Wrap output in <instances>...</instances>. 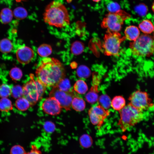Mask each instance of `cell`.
<instances>
[{"label": "cell", "instance_id": "obj_1", "mask_svg": "<svg viewBox=\"0 0 154 154\" xmlns=\"http://www.w3.org/2000/svg\"><path fill=\"white\" fill-rule=\"evenodd\" d=\"M36 74L37 79L46 87H54L65 78V70L57 59L45 57L39 64Z\"/></svg>", "mask_w": 154, "mask_h": 154}, {"label": "cell", "instance_id": "obj_2", "mask_svg": "<svg viewBox=\"0 0 154 154\" xmlns=\"http://www.w3.org/2000/svg\"><path fill=\"white\" fill-rule=\"evenodd\" d=\"M43 18L45 23L58 28L64 27L70 23L69 15L66 7L55 1L50 2L45 7Z\"/></svg>", "mask_w": 154, "mask_h": 154}, {"label": "cell", "instance_id": "obj_3", "mask_svg": "<svg viewBox=\"0 0 154 154\" xmlns=\"http://www.w3.org/2000/svg\"><path fill=\"white\" fill-rule=\"evenodd\" d=\"M120 118L117 123L122 131L136 125L144 118L143 111L128 103L119 111Z\"/></svg>", "mask_w": 154, "mask_h": 154}, {"label": "cell", "instance_id": "obj_4", "mask_svg": "<svg viewBox=\"0 0 154 154\" xmlns=\"http://www.w3.org/2000/svg\"><path fill=\"white\" fill-rule=\"evenodd\" d=\"M129 47L134 56H150L154 52V38L147 34H142L130 43Z\"/></svg>", "mask_w": 154, "mask_h": 154}, {"label": "cell", "instance_id": "obj_5", "mask_svg": "<svg viewBox=\"0 0 154 154\" xmlns=\"http://www.w3.org/2000/svg\"><path fill=\"white\" fill-rule=\"evenodd\" d=\"M30 79L23 85V96L29 102L31 105H35L42 97L46 90V87L33 75H30Z\"/></svg>", "mask_w": 154, "mask_h": 154}, {"label": "cell", "instance_id": "obj_6", "mask_svg": "<svg viewBox=\"0 0 154 154\" xmlns=\"http://www.w3.org/2000/svg\"><path fill=\"white\" fill-rule=\"evenodd\" d=\"M130 16L129 14L120 9L115 12H110L103 19L101 26L106 29L107 32H119L124 20L129 18Z\"/></svg>", "mask_w": 154, "mask_h": 154}, {"label": "cell", "instance_id": "obj_7", "mask_svg": "<svg viewBox=\"0 0 154 154\" xmlns=\"http://www.w3.org/2000/svg\"><path fill=\"white\" fill-rule=\"evenodd\" d=\"M119 32H107L105 35L102 47L105 54L108 56H117L120 52L121 43L125 40Z\"/></svg>", "mask_w": 154, "mask_h": 154}, {"label": "cell", "instance_id": "obj_8", "mask_svg": "<svg viewBox=\"0 0 154 154\" xmlns=\"http://www.w3.org/2000/svg\"><path fill=\"white\" fill-rule=\"evenodd\" d=\"M128 100L129 104L143 111L154 106V103L148 93L140 90L133 92L129 96Z\"/></svg>", "mask_w": 154, "mask_h": 154}, {"label": "cell", "instance_id": "obj_9", "mask_svg": "<svg viewBox=\"0 0 154 154\" xmlns=\"http://www.w3.org/2000/svg\"><path fill=\"white\" fill-rule=\"evenodd\" d=\"M49 95L50 96L54 97L62 108L67 111L70 110L72 100L77 96L76 94L72 90L68 92H64L59 90L56 86L53 87Z\"/></svg>", "mask_w": 154, "mask_h": 154}, {"label": "cell", "instance_id": "obj_10", "mask_svg": "<svg viewBox=\"0 0 154 154\" xmlns=\"http://www.w3.org/2000/svg\"><path fill=\"white\" fill-rule=\"evenodd\" d=\"M110 112L99 104L92 107L88 111L90 122L98 128H100L105 119L110 115Z\"/></svg>", "mask_w": 154, "mask_h": 154}, {"label": "cell", "instance_id": "obj_11", "mask_svg": "<svg viewBox=\"0 0 154 154\" xmlns=\"http://www.w3.org/2000/svg\"><path fill=\"white\" fill-rule=\"evenodd\" d=\"M40 107L45 113L52 115L59 114L62 108L58 101L52 96L44 99L41 103Z\"/></svg>", "mask_w": 154, "mask_h": 154}, {"label": "cell", "instance_id": "obj_12", "mask_svg": "<svg viewBox=\"0 0 154 154\" xmlns=\"http://www.w3.org/2000/svg\"><path fill=\"white\" fill-rule=\"evenodd\" d=\"M17 58L18 61L23 64L29 63L33 59L34 53L30 48L22 46L19 47L16 52Z\"/></svg>", "mask_w": 154, "mask_h": 154}, {"label": "cell", "instance_id": "obj_13", "mask_svg": "<svg viewBox=\"0 0 154 154\" xmlns=\"http://www.w3.org/2000/svg\"><path fill=\"white\" fill-rule=\"evenodd\" d=\"M99 82L97 81L93 80L92 86L85 95L86 101L90 104H93L98 100V87Z\"/></svg>", "mask_w": 154, "mask_h": 154}, {"label": "cell", "instance_id": "obj_14", "mask_svg": "<svg viewBox=\"0 0 154 154\" xmlns=\"http://www.w3.org/2000/svg\"><path fill=\"white\" fill-rule=\"evenodd\" d=\"M125 37L126 39L130 41L135 40L140 36L139 29L134 25L127 27L124 31Z\"/></svg>", "mask_w": 154, "mask_h": 154}, {"label": "cell", "instance_id": "obj_15", "mask_svg": "<svg viewBox=\"0 0 154 154\" xmlns=\"http://www.w3.org/2000/svg\"><path fill=\"white\" fill-rule=\"evenodd\" d=\"M125 106V100L122 96H116L111 100V106L116 110L119 111Z\"/></svg>", "mask_w": 154, "mask_h": 154}, {"label": "cell", "instance_id": "obj_16", "mask_svg": "<svg viewBox=\"0 0 154 154\" xmlns=\"http://www.w3.org/2000/svg\"><path fill=\"white\" fill-rule=\"evenodd\" d=\"M13 13L11 10L7 8L3 9L0 13V20L4 24L10 23L13 16Z\"/></svg>", "mask_w": 154, "mask_h": 154}, {"label": "cell", "instance_id": "obj_17", "mask_svg": "<svg viewBox=\"0 0 154 154\" xmlns=\"http://www.w3.org/2000/svg\"><path fill=\"white\" fill-rule=\"evenodd\" d=\"M71 106L72 108L75 111L81 112L85 108V102L82 98L76 96L73 98Z\"/></svg>", "mask_w": 154, "mask_h": 154}, {"label": "cell", "instance_id": "obj_18", "mask_svg": "<svg viewBox=\"0 0 154 154\" xmlns=\"http://www.w3.org/2000/svg\"><path fill=\"white\" fill-rule=\"evenodd\" d=\"M141 31L145 34H149L154 31V26L152 22L148 19L143 20L139 25Z\"/></svg>", "mask_w": 154, "mask_h": 154}, {"label": "cell", "instance_id": "obj_19", "mask_svg": "<svg viewBox=\"0 0 154 154\" xmlns=\"http://www.w3.org/2000/svg\"><path fill=\"white\" fill-rule=\"evenodd\" d=\"M73 88L75 91L81 94H85L88 89L87 84L82 79L77 80L75 83Z\"/></svg>", "mask_w": 154, "mask_h": 154}, {"label": "cell", "instance_id": "obj_20", "mask_svg": "<svg viewBox=\"0 0 154 154\" xmlns=\"http://www.w3.org/2000/svg\"><path fill=\"white\" fill-rule=\"evenodd\" d=\"M15 105L19 110L25 111L29 108L31 105L29 101L23 96L17 99L15 102Z\"/></svg>", "mask_w": 154, "mask_h": 154}, {"label": "cell", "instance_id": "obj_21", "mask_svg": "<svg viewBox=\"0 0 154 154\" xmlns=\"http://www.w3.org/2000/svg\"><path fill=\"white\" fill-rule=\"evenodd\" d=\"M13 45L11 41L8 38H4L0 41V51L4 53L10 52L12 50Z\"/></svg>", "mask_w": 154, "mask_h": 154}, {"label": "cell", "instance_id": "obj_22", "mask_svg": "<svg viewBox=\"0 0 154 154\" xmlns=\"http://www.w3.org/2000/svg\"><path fill=\"white\" fill-rule=\"evenodd\" d=\"M52 52V48L50 45L47 44L41 45L37 49V52L41 56L46 57L50 55Z\"/></svg>", "mask_w": 154, "mask_h": 154}, {"label": "cell", "instance_id": "obj_23", "mask_svg": "<svg viewBox=\"0 0 154 154\" xmlns=\"http://www.w3.org/2000/svg\"><path fill=\"white\" fill-rule=\"evenodd\" d=\"M11 101L7 98H2L0 99V110L8 112L13 109Z\"/></svg>", "mask_w": 154, "mask_h": 154}, {"label": "cell", "instance_id": "obj_24", "mask_svg": "<svg viewBox=\"0 0 154 154\" xmlns=\"http://www.w3.org/2000/svg\"><path fill=\"white\" fill-rule=\"evenodd\" d=\"M13 15L17 19L21 20L25 18L28 15L26 10L22 7H18L14 10Z\"/></svg>", "mask_w": 154, "mask_h": 154}, {"label": "cell", "instance_id": "obj_25", "mask_svg": "<svg viewBox=\"0 0 154 154\" xmlns=\"http://www.w3.org/2000/svg\"><path fill=\"white\" fill-rule=\"evenodd\" d=\"M98 101L99 104L106 109L109 108L111 106V100L110 97L107 95H101L99 98Z\"/></svg>", "mask_w": 154, "mask_h": 154}, {"label": "cell", "instance_id": "obj_26", "mask_svg": "<svg viewBox=\"0 0 154 154\" xmlns=\"http://www.w3.org/2000/svg\"><path fill=\"white\" fill-rule=\"evenodd\" d=\"M79 142L81 146L84 148H88L91 146L92 143L91 137L88 135L84 134L80 137Z\"/></svg>", "mask_w": 154, "mask_h": 154}, {"label": "cell", "instance_id": "obj_27", "mask_svg": "<svg viewBox=\"0 0 154 154\" xmlns=\"http://www.w3.org/2000/svg\"><path fill=\"white\" fill-rule=\"evenodd\" d=\"M11 88L9 85L3 83L0 84V97L7 98L11 94Z\"/></svg>", "mask_w": 154, "mask_h": 154}, {"label": "cell", "instance_id": "obj_28", "mask_svg": "<svg viewBox=\"0 0 154 154\" xmlns=\"http://www.w3.org/2000/svg\"><path fill=\"white\" fill-rule=\"evenodd\" d=\"M59 90L64 92H68L71 90L69 80L65 78L56 86Z\"/></svg>", "mask_w": 154, "mask_h": 154}, {"label": "cell", "instance_id": "obj_29", "mask_svg": "<svg viewBox=\"0 0 154 154\" xmlns=\"http://www.w3.org/2000/svg\"><path fill=\"white\" fill-rule=\"evenodd\" d=\"M9 74L11 78L15 81L20 80L23 75L21 70L17 67H14L11 69Z\"/></svg>", "mask_w": 154, "mask_h": 154}, {"label": "cell", "instance_id": "obj_30", "mask_svg": "<svg viewBox=\"0 0 154 154\" xmlns=\"http://www.w3.org/2000/svg\"><path fill=\"white\" fill-rule=\"evenodd\" d=\"M11 94L15 98L18 99L23 96V87L19 85L13 87L11 88Z\"/></svg>", "mask_w": 154, "mask_h": 154}, {"label": "cell", "instance_id": "obj_31", "mask_svg": "<svg viewBox=\"0 0 154 154\" xmlns=\"http://www.w3.org/2000/svg\"><path fill=\"white\" fill-rule=\"evenodd\" d=\"M135 10L138 16L143 17L145 16L147 13L148 8L146 5L142 3L136 6Z\"/></svg>", "mask_w": 154, "mask_h": 154}, {"label": "cell", "instance_id": "obj_32", "mask_svg": "<svg viewBox=\"0 0 154 154\" xmlns=\"http://www.w3.org/2000/svg\"><path fill=\"white\" fill-rule=\"evenodd\" d=\"M83 50V46L79 42H75L72 45L71 50L72 53L76 55L80 54Z\"/></svg>", "mask_w": 154, "mask_h": 154}, {"label": "cell", "instance_id": "obj_33", "mask_svg": "<svg viewBox=\"0 0 154 154\" xmlns=\"http://www.w3.org/2000/svg\"><path fill=\"white\" fill-rule=\"evenodd\" d=\"M77 74L78 77L81 78H87L89 75V70L85 66H80L77 69Z\"/></svg>", "mask_w": 154, "mask_h": 154}, {"label": "cell", "instance_id": "obj_34", "mask_svg": "<svg viewBox=\"0 0 154 154\" xmlns=\"http://www.w3.org/2000/svg\"><path fill=\"white\" fill-rule=\"evenodd\" d=\"M25 150L21 146L17 145L13 146L11 148L10 154H26Z\"/></svg>", "mask_w": 154, "mask_h": 154}, {"label": "cell", "instance_id": "obj_35", "mask_svg": "<svg viewBox=\"0 0 154 154\" xmlns=\"http://www.w3.org/2000/svg\"><path fill=\"white\" fill-rule=\"evenodd\" d=\"M44 130L47 132L51 133L54 130L55 126L52 122L47 121L44 125Z\"/></svg>", "mask_w": 154, "mask_h": 154}, {"label": "cell", "instance_id": "obj_36", "mask_svg": "<svg viewBox=\"0 0 154 154\" xmlns=\"http://www.w3.org/2000/svg\"><path fill=\"white\" fill-rule=\"evenodd\" d=\"M26 154H41V152L35 145H33L30 151Z\"/></svg>", "mask_w": 154, "mask_h": 154}, {"label": "cell", "instance_id": "obj_37", "mask_svg": "<svg viewBox=\"0 0 154 154\" xmlns=\"http://www.w3.org/2000/svg\"><path fill=\"white\" fill-rule=\"evenodd\" d=\"M152 9L153 12L154 13V2L152 6Z\"/></svg>", "mask_w": 154, "mask_h": 154}, {"label": "cell", "instance_id": "obj_38", "mask_svg": "<svg viewBox=\"0 0 154 154\" xmlns=\"http://www.w3.org/2000/svg\"><path fill=\"white\" fill-rule=\"evenodd\" d=\"M94 2H98L100 1L101 0H92Z\"/></svg>", "mask_w": 154, "mask_h": 154}]
</instances>
